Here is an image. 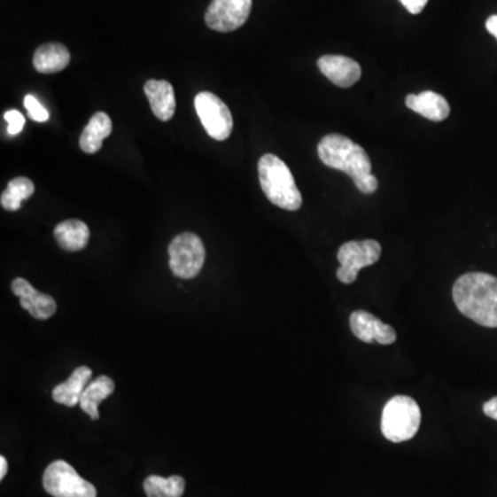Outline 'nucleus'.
I'll return each mask as SVG.
<instances>
[{
    "instance_id": "nucleus-1",
    "label": "nucleus",
    "mask_w": 497,
    "mask_h": 497,
    "mask_svg": "<svg viewBox=\"0 0 497 497\" xmlns=\"http://www.w3.org/2000/svg\"><path fill=\"white\" fill-rule=\"evenodd\" d=\"M318 155L323 165L350 175L362 194L377 191L378 182L372 175L369 155L350 138L338 133L325 136L319 141Z\"/></svg>"
},
{
    "instance_id": "nucleus-2",
    "label": "nucleus",
    "mask_w": 497,
    "mask_h": 497,
    "mask_svg": "<svg viewBox=\"0 0 497 497\" xmlns=\"http://www.w3.org/2000/svg\"><path fill=\"white\" fill-rule=\"evenodd\" d=\"M457 310L485 328H497V278L485 272H469L454 285Z\"/></svg>"
},
{
    "instance_id": "nucleus-3",
    "label": "nucleus",
    "mask_w": 497,
    "mask_h": 497,
    "mask_svg": "<svg viewBox=\"0 0 497 497\" xmlns=\"http://www.w3.org/2000/svg\"><path fill=\"white\" fill-rule=\"evenodd\" d=\"M257 169L261 190L271 204L289 212L300 209L303 197L291 169L281 158L274 153H266L260 158Z\"/></svg>"
},
{
    "instance_id": "nucleus-4",
    "label": "nucleus",
    "mask_w": 497,
    "mask_h": 497,
    "mask_svg": "<svg viewBox=\"0 0 497 497\" xmlns=\"http://www.w3.org/2000/svg\"><path fill=\"white\" fill-rule=\"evenodd\" d=\"M422 423L419 404L408 395H397L385 404L382 415V432L388 441L400 444L417 434Z\"/></svg>"
},
{
    "instance_id": "nucleus-5",
    "label": "nucleus",
    "mask_w": 497,
    "mask_h": 497,
    "mask_svg": "<svg viewBox=\"0 0 497 497\" xmlns=\"http://www.w3.org/2000/svg\"><path fill=\"white\" fill-rule=\"evenodd\" d=\"M169 257L170 269L177 278L192 279L204 267L206 251L198 235L182 232L170 242Z\"/></svg>"
},
{
    "instance_id": "nucleus-6",
    "label": "nucleus",
    "mask_w": 497,
    "mask_h": 497,
    "mask_svg": "<svg viewBox=\"0 0 497 497\" xmlns=\"http://www.w3.org/2000/svg\"><path fill=\"white\" fill-rule=\"evenodd\" d=\"M43 488L53 497H97L94 485L64 460H56L43 474Z\"/></svg>"
},
{
    "instance_id": "nucleus-7",
    "label": "nucleus",
    "mask_w": 497,
    "mask_h": 497,
    "mask_svg": "<svg viewBox=\"0 0 497 497\" xmlns=\"http://www.w3.org/2000/svg\"><path fill=\"white\" fill-rule=\"evenodd\" d=\"M380 256L382 246L375 239L346 242L338 252L340 263V268L338 269V281L351 285L357 281L358 272L377 263Z\"/></svg>"
},
{
    "instance_id": "nucleus-8",
    "label": "nucleus",
    "mask_w": 497,
    "mask_h": 497,
    "mask_svg": "<svg viewBox=\"0 0 497 497\" xmlns=\"http://www.w3.org/2000/svg\"><path fill=\"white\" fill-rule=\"evenodd\" d=\"M195 110L210 137L224 141L231 136L234 128L231 111L216 94L210 91L197 94Z\"/></svg>"
},
{
    "instance_id": "nucleus-9",
    "label": "nucleus",
    "mask_w": 497,
    "mask_h": 497,
    "mask_svg": "<svg viewBox=\"0 0 497 497\" xmlns=\"http://www.w3.org/2000/svg\"><path fill=\"white\" fill-rule=\"evenodd\" d=\"M252 0H212L205 14L213 31L232 32L241 28L251 16Z\"/></svg>"
},
{
    "instance_id": "nucleus-10",
    "label": "nucleus",
    "mask_w": 497,
    "mask_h": 497,
    "mask_svg": "<svg viewBox=\"0 0 497 497\" xmlns=\"http://www.w3.org/2000/svg\"><path fill=\"white\" fill-rule=\"evenodd\" d=\"M350 328L353 336L366 345L376 341L378 345L390 346L397 340V331L392 326L385 325L377 316L363 310L351 314Z\"/></svg>"
},
{
    "instance_id": "nucleus-11",
    "label": "nucleus",
    "mask_w": 497,
    "mask_h": 497,
    "mask_svg": "<svg viewBox=\"0 0 497 497\" xmlns=\"http://www.w3.org/2000/svg\"><path fill=\"white\" fill-rule=\"evenodd\" d=\"M12 291L19 298L24 310L28 311L34 318L44 321L53 316L57 311V303L49 294L41 293L27 279L16 278L12 283Z\"/></svg>"
},
{
    "instance_id": "nucleus-12",
    "label": "nucleus",
    "mask_w": 497,
    "mask_h": 497,
    "mask_svg": "<svg viewBox=\"0 0 497 497\" xmlns=\"http://www.w3.org/2000/svg\"><path fill=\"white\" fill-rule=\"evenodd\" d=\"M321 73L338 88H351L362 75L357 61L346 56H323L318 60Z\"/></svg>"
},
{
    "instance_id": "nucleus-13",
    "label": "nucleus",
    "mask_w": 497,
    "mask_h": 497,
    "mask_svg": "<svg viewBox=\"0 0 497 497\" xmlns=\"http://www.w3.org/2000/svg\"><path fill=\"white\" fill-rule=\"evenodd\" d=\"M153 115L162 122L172 120L175 113V89L167 81L151 79L144 86Z\"/></svg>"
},
{
    "instance_id": "nucleus-14",
    "label": "nucleus",
    "mask_w": 497,
    "mask_h": 497,
    "mask_svg": "<svg viewBox=\"0 0 497 497\" xmlns=\"http://www.w3.org/2000/svg\"><path fill=\"white\" fill-rule=\"evenodd\" d=\"M408 108L424 116L432 122H442L451 115V106L447 98L435 91H423L420 94H409L405 100Z\"/></svg>"
},
{
    "instance_id": "nucleus-15",
    "label": "nucleus",
    "mask_w": 497,
    "mask_h": 497,
    "mask_svg": "<svg viewBox=\"0 0 497 497\" xmlns=\"http://www.w3.org/2000/svg\"><path fill=\"white\" fill-rule=\"evenodd\" d=\"M93 372L88 366H79L78 369L74 370L73 375L69 376L66 382L54 387L53 400L57 404L66 405L68 408L76 407L81 402L82 394L88 387Z\"/></svg>"
},
{
    "instance_id": "nucleus-16",
    "label": "nucleus",
    "mask_w": 497,
    "mask_h": 497,
    "mask_svg": "<svg viewBox=\"0 0 497 497\" xmlns=\"http://www.w3.org/2000/svg\"><path fill=\"white\" fill-rule=\"evenodd\" d=\"M54 238L64 251L79 252L88 246L90 231L81 220H66L54 229Z\"/></svg>"
},
{
    "instance_id": "nucleus-17",
    "label": "nucleus",
    "mask_w": 497,
    "mask_h": 497,
    "mask_svg": "<svg viewBox=\"0 0 497 497\" xmlns=\"http://www.w3.org/2000/svg\"><path fill=\"white\" fill-rule=\"evenodd\" d=\"M71 54L61 43H46L38 47L34 54L35 69L41 74L60 73L69 66Z\"/></svg>"
},
{
    "instance_id": "nucleus-18",
    "label": "nucleus",
    "mask_w": 497,
    "mask_h": 497,
    "mask_svg": "<svg viewBox=\"0 0 497 497\" xmlns=\"http://www.w3.org/2000/svg\"><path fill=\"white\" fill-rule=\"evenodd\" d=\"M113 133V120L105 113L91 116L81 135L79 147L83 152L96 153L103 147V141Z\"/></svg>"
},
{
    "instance_id": "nucleus-19",
    "label": "nucleus",
    "mask_w": 497,
    "mask_h": 497,
    "mask_svg": "<svg viewBox=\"0 0 497 497\" xmlns=\"http://www.w3.org/2000/svg\"><path fill=\"white\" fill-rule=\"evenodd\" d=\"M113 392H115V383H113V378L108 377V376H100L86 387L85 392L82 394L79 405H81L83 412L88 413L91 420H98L100 419L98 405L105 398L110 397Z\"/></svg>"
},
{
    "instance_id": "nucleus-20",
    "label": "nucleus",
    "mask_w": 497,
    "mask_h": 497,
    "mask_svg": "<svg viewBox=\"0 0 497 497\" xmlns=\"http://www.w3.org/2000/svg\"><path fill=\"white\" fill-rule=\"evenodd\" d=\"M35 192V184L28 177H17L7 184L6 190L0 197V205L4 210L17 212L21 207L22 200L28 199Z\"/></svg>"
},
{
    "instance_id": "nucleus-21",
    "label": "nucleus",
    "mask_w": 497,
    "mask_h": 497,
    "mask_svg": "<svg viewBox=\"0 0 497 497\" xmlns=\"http://www.w3.org/2000/svg\"><path fill=\"white\" fill-rule=\"evenodd\" d=\"M144 491L148 497H182L185 491V481L180 476L169 478L150 476L144 481Z\"/></svg>"
},
{
    "instance_id": "nucleus-22",
    "label": "nucleus",
    "mask_w": 497,
    "mask_h": 497,
    "mask_svg": "<svg viewBox=\"0 0 497 497\" xmlns=\"http://www.w3.org/2000/svg\"><path fill=\"white\" fill-rule=\"evenodd\" d=\"M24 105H26V110L28 111L29 116H31L35 122H46L49 120V116H50L47 113L46 108L31 94L26 96Z\"/></svg>"
},
{
    "instance_id": "nucleus-23",
    "label": "nucleus",
    "mask_w": 497,
    "mask_h": 497,
    "mask_svg": "<svg viewBox=\"0 0 497 497\" xmlns=\"http://www.w3.org/2000/svg\"><path fill=\"white\" fill-rule=\"evenodd\" d=\"M4 120L9 123V128H7L9 136L19 135L22 128H24V125H26V118H24L19 111H7V113H4Z\"/></svg>"
},
{
    "instance_id": "nucleus-24",
    "label": "nucleus",
    "mask_w": 497,
    "mask_h": 497,
    "mask_svg": "<svg viewBox=\"0 0 497 497\" xmlns=\"http://www.w3.org/2000/svg\"><path fill=\"white\" fill-rule=\"evenodd\" d=\"M400 2L410 14L422 13L424 7L429 4V0H400Z\"/></svg>"
},
{
    "instance_id": "nucleus-25",
    "label": "nucleus",
    "mask_w": 497,
    "mask_h": 497,
    "mask_svg": "<svg viewBox=\"0 0 497 497\" xmlns=\"http://www.w3.org/2000/svg\"><path fill=\"white\" fill-rule=\"evenodd\" d=\"M482 410H484L486 416L497 422V397H493L492 400H489L488 402H485Z\"/></svg>"
},
{
    "instance_id": "nucleus-26",
    "label": "nucleus",
    "mask_w": 497,
    "mask_h": 497,
    "mask_svg": "<svg viewBox=\"0 0 497 497\" xmlns=\"http://www.w3.org/2000/svg\"><path fill=\"white\" fill-rule=\"evenodd\" d=\"M486 29L497 39V16H491L486 19Z\"/></svg>"
},
{
    "instance_id": "nucleus-27",
    "label": "nucleus",
    "mask_w": 497,
    "mask_h": 497,
    "mask_svg": "<svg viewBox=\"0 0 497 497\" xmlns=\"http://www.w3.org/2000/svg\"><path fill=\"white\" fill-rule=\"evenodd\" d=\"M7 474V460L6 457H0V479H4Z\"/></svg>"
}]
</instances>
